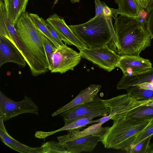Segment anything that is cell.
Masks as SVG:
<instances>
[{
  "mask_svg": "<svg viewBox=\"0 0 153 153\" xmlns=\"http://www.w3.org/2000/svg\"><path fill=\"white\" fill-rule=\"evenodd\" d=\"M114 20L116 52L118 55L139 56L151 45L152 38L140 17L120 15Z\"/></svg>",
  "mask_w": 153,
  "mask_h": 153,
  "instance_id": "1",
  "label": "cell"
},
{
  "mask_svg": "<svg viewBox=\"0 0 153 153\" xmlns=\"http://www.w3.org/2000/svg\"><path fill=\"white\" fill-rule=\"evenodd\" d=\"M112 18L104 15L95 16L86 22L69 26L88 48H96L108 45L112 40L116 47L117 40Z\"/></svg>",
  "mask_w": 153,
  "mask_h": 153,
  "instance_id": "2",
  "label": "cell"
},
{
  "mask_svg": "<svg viewBox=\"0 0 153 153\" xmlns=\"http://www.w3.org/2000/svg\"><path fill=\"white\" fill-rule=\"evenodd\" d=\"M151 120L124 118L113 121L112 126L101 137L100 142L105 148L127 152L136 136L149 125Z\"/></svg>",
  "mask_w": 153,
  "mask_h": 153,
  "instance_id": "3",
  "label": "cell"
},
{
  "mask_svg": "<svg viewBox=\"0 0 153 153\" xmlns=\"http://www.w3.org/2000/svg\"><path fill=\"white\" fill-rule=\"evenodd\" d=\"M14 26L19 36L27 49L48 68L46 54L41 39L39 30L35 25L30 13L26 11L22 13Z\"/></svg>",
  "mask_w": 153,
  "mask_h": 153,
  "instance_id": "4",
  "label": "cell"
},
{
  "mask_svg": "<svg viewBox=\"0 0 153 153\" xmlns=\"http://www.w3.org/2000/svg\"><path fill=\"white\" fill-rule=\"evenodd\" d=\"M0 28L5 32L4 37L12 42L20 51L29 66L33 76H36L45 73L49 70L47 67L31 54L24 44L3 5L0 6Z\"/></svg>",
  "mask_w": 153,
  "mask_h": 153,
  "instance_id": "5",
  "label": "cell"
},
{
  "mask_svg": "<svg viewBox=\"0 0 153 153\" xmlns=\"http://www.w3.org/2000/svg\"><path fill=\"white\" fill-rule=\"evenodd\" d=\"M105 105L110 108L109 114L98 119L92 120V123H101L103 124L111 120L116 121L125 117L130 111L137 107L145 105L153 101V99L137 101L127 94L117 96L108 99L102 100Z\"/></svg>",
  "mask_w": 153,
  "mask_h": 153,
  "instance_id": "6",
  "label": "cell"
},
{
  "mask_svg": "<svg viewBox=\"0 0 153 153\" xmlns=\"http://www.w3.org/2000/svg\"><path fill=\"white\" fill-rule=\"evenodd\" d=\"M110 108L97 96L93 100L78 105L61 113L63 118L64 125L82 118L105 117L108 115Z\"/></svg>",
  "mask_w": 153,
  "mask_h": 153,
  "instance_id": "7",
  "label": "cell"
},
{
  "mask_svg": "<svg viewBox=\"0 0 153 153\" xmlns=\"http://www.w3.org/2000/svg\"><path fill=\"white\" fill-rule=\"evenodd\" d=\"M39 108L30 97L25 96L21 101H16L0 91V117L4 121L22 114L38 115Z\"/></svg>",
  "mask_w": 153,
  "mask_h": 153,
  "instance_id": "8",
  "label": "cell"
},
{
  "mask_svg": "<svg viewBox=\"0 0 153 153\" xmlns=\"http://www.w3.org/2000/svg\"><path fill=\"white\" fill-rule=\"evenodd\" d=\"M79 51L82 58L108 72L117 67L121 56L110 48L108 45L96 48H87Z\"/></svg>",
  "mask_w": 153,
  "mask_h": 153,
  "instance_id": "9",
  "label": "cell"
},
{
  "mask_svg": "<svg viewBox=\"0 0 153 153\" xmlns=\"http://www.w3.org/2000/svg\"><path fill=\"white\" fill-rule=\"evenodd\" d=\"M82 57L78 53L65 45L56 48L52 56V73L62 74L74 68L80 62Z\"/></svg>",
  "mask_w": 153,
  "mask_h": 153,
  "instance_id": "10",
  "label": "cell"
},
{
  "mask_svg": "<svg viewBox=\"0 0 153 153\" xmlns=\"http://www.w3.org/2000/svg\"><path fill=\"white\" fill-rule=\"evenodd\" d=\"M46 21L56 31L65 44L74 45L79 51L87 48L66 24L63 17L55 13L50 16Z\"/></svg>",
  "mask_w": 153,
  "mask_h": 153,
  "instance_id": "11",
  "label": "cell"
},
{
  "mask_svg": "<svg viewBox=\"0 0 153 153\" xmlns=\"http://www.w3.org/2000/svg\"><path fill=\"white\" fill-rule=\"evenodd\" d=\"M150 61L139 56L126 55L121 56L117 67L119 68L125 75L135 74L152 68Z\"/></svg>",
  "mask_w": 153,
  "mask_h": 153,
  "instance_id": "12",
  "label": "cell"
},
{
  "mask_svg": "<svg viewBox=\"0 0 153 153\" xmlns=\"http://www.w3.org/2000/svg\"><path fill=\"white\" fill-rule=\"evenodd\" d=\"M102 137L93 135L84 136L74 139L59 142L68 153H79L93 151Z\"/></svg>",
  "mask_w": 153,
  "mask_h": 153,
  "instance_id": "13",
  "label": "cell"
},
{
  "mask_svg": "<svg viewBox=\"0 0 153 153\" xmlns=\"http://www.w3.org/2000/svg\"><path fill=\"white\" fill-rule=\"evenodd\" d=\"M11 62L24 67L26 62L23 56L13 43L8 39L0 36V67Z\"/></svg>",
  "mask_w": 153,
  "mask_h": 153,
  "instance_id": "14",
  "label": "cell"
},
{
  "mask_svg": "<svg viewBox=\"0 0 153 153\" xmlns=\"http://www.w3.org/2000/svg\"><path fill=\"white\" fill-rule=\"evenodd\" d=\"M101 86L100 85L91 84L81 90L74 99L66 105L59 108L52 114L54 117L81 105L93 100L97 96Z\"/></svg>",
  "mask_w": 153,
  "mask_h": 153,
  "instance_id": "15",
  "label": "cell"
},
{
  "mask_svg": "<svg viewBox=\"0 0 153 153\" xmlns=\"http://www.w3.org/2000/svg\"><path fill=\"white\" fill-rule=\"evenodd\" d=\"M2 119L0 117V135L1 141L10 148L23 153H41L40 147L33 148L25 145L16 140L8 133Z\"/></svg>",
  "mask_w": 153,
  "mask_h": 153,
  "instance_id": "16",
  "label": "cell"
},
{
  "mask_svg": "<svg viewBox=\"0 0 153 153\" xmlns=\"http://www.w3.org/2000/svg\"><path fill=\"white\" fill-rule=\"evenodd\" d=\"M150 82H153V68L152 67L147 71L135 74H123L117 85L116 88L118 90H127L132 86Z\"/></svg>",
  "mask_w": 153,
  "mask_h": 153,
  "instance_id": "17",
  "label": "cell"
},
{
  "mask_svg": "<svg viewBox=\"0 0 153 153\" xmlns=\"http://www.w3.org/2000/svg\"><path fill=\"white\" fill-rule=\"evenodd\" d=\"M101 123L93 124L87 128L80 130V129L70 130L68 131L67 134L57 137L59 142L72 140L84 136L95 135L101 137L105 135L110 127H103Z\"/></svg>",
  "mask_w": 153,
  "mask_h": 153,
  "instance_id": "18",
  "label": "cell"
},
{
  "mask_svg": "<svg viewBox=\"0 0 153 153\" xmlns=\"http://www.w3.org/2000/svg\"><path fill=\"white\" fill-rule=\"evenodd\" d=\"M29 0H3L6 13L14 25L21 14L26 12Z\"/></svg>",
  "mask_w": 153,
  "mask_h": 153,
  "instance_id": "19",
  "label": "cell"
},
{
  "mask_svg": "<svg viewBox=\"0 0 153 153\" xmlns=\"http://www.w3.org/2000/svg\"><path fill=\"white\" fill-rule=\"evenodd\" d=\"M114 2L120 15L140 17L143 10L136 0H114Z\"/></svg>",
  "mask_w": 153,
  "mask_h": 153,
  "instance_id": "20",
  "label": "cell"
},
{
  "mask_svg": "<svg viewBox=\"0 0 153 153\" xmlns=\"http://www.w3.org/2000/svg\"><path fill=\"white\" fill-rule=\"evenodd\" d=\"M94 118V117H91L78 119L71 123L64 125L62 127L56 130L49 132L36 131L35 136L36 138L44 139L56 132L61 131L81 129L88 124H92V121Z\"/></svg>",
  "mask_w": 153,
  "mask_h": 153,
  "instance_id": "21",
  "label": "cell"
},
{
  "mask_svg": "<svg viewBox=\"0 0 153 153\" xmlns=\"http://www.w3.org/2000/svg\"><path fill=\"white\" fill-rule=\"evenodd\" d=\"M125 118L142 120L153 119V107L145 105L136 107L129 111Z\"/></svg>",
  "mask_w": 153,
  "mask_h": 153,
  "instance_id": "22",
  "label": "cell"
},
{
  "mask_svg": "<svg viewBox=\"0 0 153 153\" xmlns=\"http://www.w3.org/2000/svg\"><path fill=\"white\" fill-rule=\"evenodd\" d=\"M127 93L132 99L137 101L153 99V91L140 88L138 85L132 86L127 90Z\"/></svg>",
  "mask_w": 153,
  "mask_h": 153,
  "instance_id": "23",
  "label": "cell"
},
{
  "mask_svg": "<svg viewBox=\"0 0 153 153\" xmlns=\"http://www.w3.org/2000/svg\"><path fill=\"white\" fill-rule=\"evenodd\" d=\"M30 17L35 26L45 35L57 48L59 45L52 36L46 26V23L42 18L36 14L30 13Z\"/></svg>",
  "mask_w": 153,
  "mask_h": 153,
  "instance_id": "24",
  "label": "cell"
},
{
  "mask_svg": "<svg viewBox=\"0 0 153 153\" xmlns=\"http://www.w3.org/2000/svg\"><path fill=\"white\" fill-rule=\"evenodd\" d=\"M39 31L41 39L46 54L48 68L49 70L51 71L52 68V56L56 48L54 44L39 30Z\"/></svg>",
  "mask_w": 153,
  "mask_h": 153,
  "instance_id": "25",
  "label": "cell"
},
{
  "mask_svg": "<svg viewBox=\"0 0 153 153\" xmlns=\"http://www.w3.org/2000/svg\"><path fill=\"white\" fill-rule=\"evenodd\" d=\"M41 147L42 149L41 153H68L59 142L48 141L42 143Z\"/></svg>",
  "mask_w": 153,
  "mask_h": 153,
  "instance_id": "26",
  "label": "cell"
},
{
  "mask_svg": "<svg viewBox=\"0 0 153 153\" xmlns=\"http://www.w3.org/2000/svg\"><path fill=\"white\" fill-rule=\"evenodd\" d=\"M152 135L142 140L136 144L131 147L127 152L130 153H147L149 148Z\"/></svg>",
  "mask_w": 153,
  "mask_h": 153,
  "instance_id": "27",
  "label": "cell"
},
{
  "mask_svg": "<svg viewBox=\"0 0 153 153\" xmlns=\"http://www.w3.org/2000/svg\"><path fill=\"white\" fill-rule=\"evenodd\" d=\"M152 135H153V119L151 120L149 125L136 136L129 149L131 147Z\"/></svg>",
  "mask_w": 153,
  "mask_h": 153,
  "instance_id": "28",
  "label": "cell"
},
{
  "mask_svg": "<svg viewBox=\"0 0 153 153\" xmlns=\"http://www.w3.org/2000/svg\"><path fill=\"white\" fill-rule=\"evenodd\" d=\"M146 12L144 23L147 30L153 39V6Z\"/></svg>",
  "mask_w": 153,
  "mask_h": 153,
  "instance_id": "29",
  "label": "cell"
},
{
  "mask_svg": "<svg viewBox=\"0 0 153 153\" xmlns=\"http://www.w3.org/2000/svg\"><path fill=\"white\" fill-rule=\"evenodd\" d=\"M103 12L104 15L106 16L111 17L115 19L120 14L118 9L110 8L105 4L104 6Z\"/></svg>",
  "mask_w": 153,
  "mask_h": 153,
  "instance_id": "30",
  "label": "cell"
},
{
  "mask_svg": "<svg viewBox=\"0 0 153 153\" xmlns=\"http://www.w3.org/2000/svg\"><path fill=\"white\" fill-rule=\"evenodd\" d=\"M46 26L52 36L56 40L57 43L60 46H64L65 45L60 39L59 35L56 31L48 23H46Z\"/></svg>",
  "mask_w": 153,
  "mask_h": 153,
  "instance_id": "31",
  "label": "cell"
},
{
  "mask_svg": "<svg viewBox=\"0 0 153 153\" xmlns=\"http://www.w3.org/2000/svg\"><path fill=\"white\" fill-rule=\"evenodd\" d=\"M95 16H99L104 15L103 10L105 3L100 0H95Z\"/></svg>",
  "mask_w": 153,
  "mask_h": 153,
  "instance_id": "32",
  "label": "cell"
},
{
  "mask_svg": "<svg viewBox=\"0 0 153 153\" xmlns=\"http://www.w3.org/2000/svg\"><path fill=\"white\" fill-rule=\"evenodd\" d=\"M143 10H146L149 3L153 2V0H136Z\"/></svg>",
  "mask_w": 153,
  "mask_h": 153,
  "instance_id": "33",
  "label": "cell"
},
{
  "mask_svg": "<svg viewBox=\"0 0 153 153\" xmlns=\"http://www.w3.org/2000/svg\"><path fill=\"white\" fill-rule=\"evenodd\" d=\"M137 85L141 88L149 89L153 91V82H146Z\"/></svg>",
  "mask_w": 153,
  "mask_h": 153,
  "instance_id": "34",
  "label": "cell"
},
{
  "mask_svg": "<svg viewBox=\"0 0 153 153\" xmlns=\"http://www.w3.org/2000/svg\"><path fill=\"white\" fill-rule=\"evenodd\" d=\"M145 105L151 106L153 107V101L146 104Z\"/></svg>",
  "mask_w": 153,
  "mask_h": 153,
  "instance_id": "35",
  "label": "cell"
},
{
  "mask_svg": "<svg viewBox=\"0 0 153 153\" xmlns=\"http://www.w3.org/2000/svg\"><path fill=\"white\" fill-rule=\"evenodd\" d=\"M72 3H74L79 2L80 0H70Z\"/></svg>",
  "mask_w": 153,
  "mask_h": 153,
  "instance_id": "36",
  "label": "cell"
},
{
  "mask_svg": "<svg viewBox=\"0 0 153 153\" xmlns=\"http://www.w3.org/2000/svg\"><path fill=\"white\" fill-rule=\"evenodd\" d=\"M147 153H153V149L149 148Z\"/></svg>",
  "mask_w": 153,
  "mask_h": 153,
  "instance_id": "37",
  "label": "cell"
},
{
  "mask_svg": "<svg viewBox=\"0 0 153 153\" xmlns=\"http://www.w3.org/2000/svg\"><path fill=\"white\" fill-rule=\"evenodd\" d=\"M149 148L153 149V143L150 145Z\"/></svg>",
  "mask_w": 153,
  "mask_h": 153,
  "instance_id": "38",
  "label": "cell"
},
{
  "mask_svg": "<svg viewBox=\"0 0 153 153\" xmlns=\"http://www.w3.org/2000/svg\"><path fill=\"white\" fill-rule=\"evenodd\" d=\"M58 0H55V1H54V5L56 4Z\"/></svg>",
  "mask_w": 153,
  "mask_h": 153,
  "instance_id": "39",
  "label": "cell"
}]
</instances>
